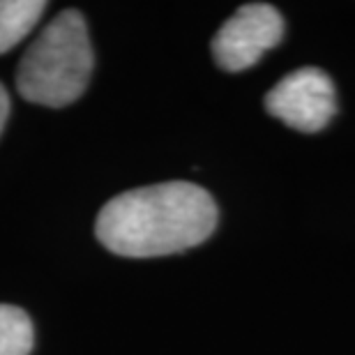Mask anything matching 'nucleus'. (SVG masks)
I'll list each match as a JSON object with an SVG mask.
<instances>
[{
    "instance_id": "1",
    "label": "nucleus",
    "mask_w": 355,
    "mask_h": 355,
    "mask_svg": "<svg viewBox=\"0 0 355 355\" xmlns=\"http://www.w3.org/2000/svg\"><path fill=\"white\" fill-rule=\"evenodd\" d=\"M217 226V203L198 184L162 182L123 191L97 215L95 233L106 250L153 259L201 245Z\"/></svg>"
},
{
    "instance_id": "2",
    "label": "nucleus",
    "mask_w": 355,
    "mask_h": 355,
    "mask_svg": "<svg viewBox=\"0 0 355 355\" xmlns=\"http://www.w3.org/2000/svg\"><path fill=\"white\" fill-rule=\"evenodd\" d=\"M92 60L86 19L76 10L60 12L21 58L19 92L33 104H72L88 88Z\"/></svg>"
},
{
    "instance_id": "3",
    "label": "nucleus",
    "mask_w": 355,
    "mask_h": 355,
    "mask_svg": "<svg viewBox=\"0 0 355 355\" xmlns=\"http://www.w3.org/2000/svg\"><path fill=\"white\" fill-rule=\"evenodd\" d=\"M284 37V19L272 5H243L219 28L212 42L217 65L226 72H240L257 65L261 55L275 49Z\"/></svg>"
},
{
    "instance_id": "4",
    "label": "nucleus",
    "mask_w": 355,
    "mask_h": 355,
    "mask_svg": "<svg viewBox=\"0 0 355 355\" xmlns=\"http://www.w3.org/2000/svg\"><path fill=\"white\" fill-rule=\"evenodd\" d=\"M266 109L297 132H321L337 111L335 86L323 69L302 67L268 92Z\"/></svg>"
},
{
    "instance_id": "5",
    "label": "nucleus",
    "mask_w": 355,
    "mask_h": 355,
    "mask_svg": "<svg viewBox=\"0 0 355 355\" xmlns=\"http://www.w3.org/2000/svg\"><path fill=\"white\" fill-rule=\"evenodd\" d=\"M44 0H0V53L17 46L37 26Z\"/></svg>"
},
{
    "instance_id": "6",
    "label": "nucleus",
    "mask_w": 355,
    "mask_h": 355,
    "mask_svg": "<svg viewBox=\"0 0 355 355\" xmlns=\"http://www.w3.org/2000/svg\"><path fill=\"white\" fill-rule=\"evenodd\" d=\"M33 346L31 316L14 304H0V355H31Z\"/></svg>"
},
{
    "instance_id": "7",
    "label": "nucleus",
    "mask_w": 355,
    "mask_h": 355,
    "mask_svg": "<svg viewBox=\"0 0 355 355\" xmlns=\"http://www.w3.org/2000/svg\"><path fill=\"white\" fill-rule=\"evenodd\" d=\"M7 116H10V97H7V90L0 83V132L7 123Z\"/></svg>"
}]
</instances>
